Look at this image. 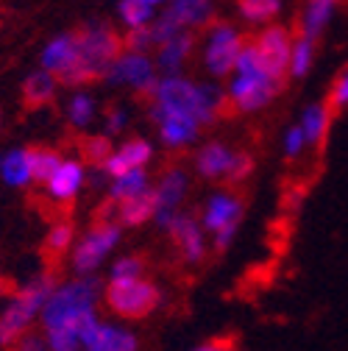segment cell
<instances>
[{
  "mask_svg": "<svg viewBox=\"0 0 348 351\" xmlns=\"http://www.w3.org/2000/svg\"><path fill=\"white\" fill-rule=\"evenodd\" d=\"M103 81L112 86H134L137 93L151 95L156 81H159V73H156L153 59L148 53H128L125 51L114 59V64L109 67Z\"/></svg>",
  "mask_w": 348,
  "mask_h": 351,
  "instance_id": "9c48e42d",
  "label": "cell"
},
{
  "mask_svg": "<svg viewBox=\"0 0 348 351\" xmlns=\"http://www.w3.org/2000/svg\"><path fill=\"white\" fill-rule=\"evenodd\" d=\"M282 86L284 84L271 75H234L226 90V98L232 101L237 112L251 114V112L265 109L282 93Z\"/></svg>",
  "mask_w": 348,
  "mask_h": 351,
  "instance_id": "52a82bcc",
  "label": "cell"
},
{
  "mask_svg": "<svg viewBox=\"0 0 348 351\" xmlns=\"http://www.w3.org/2000/svg\"><path fill=\"white\" fill-rule=\"evenodd\" d=\"M162 14L170 23H176L182 31H190L198 25H209L214 17V6L212 0H170L162 9Z\"/></svg>",
  "mask_w": 348,
  "mask_h": 351,
  "instance_id": "ac0fdd59",
  "label": "cell"
},
{
  "mask_svg": "<svg viewBox=\"0 0 348 351\" xmlns=\"http://www.w3.org/2000/svg\"><path fill=\"white\" fill-rule=\"evenodd\" d=\"M187 190H190V176H187L182 167H170L167 173H162L159 184L153 187L156 209H164V212H179V204L184 201Z\"/></svg>",
  "mask_w": 348,
  "mask_h": 351,
  "instance_id": "ffe728a7",
  "label": "cell"
},
{
  "mask_svg": "<svg viewBox=\"0 0 348 351\" xmlns=\"http://www.w3.org/2000/svg\"><path fill=\"white\" fill-rule=\"evenodd\" d=\"M103 295L98 276H73L56 282L39 318V337L48 351H81V332L98 318Z\"/></svg>",
  "mask_w": 348,
  "mask_h": 351,
  "instance_id": "6da1fadb",
  "label": "cell"
},
{
  "mask_svg": "<svg viewBox=\"0 0 348 351\" xmlns=\"http://www.w3.org/2000/svg\"><path fill=\"white\" fill-rule=\"evenodd\" d=\"M56 90H59L56 75H51L48 70H34L23 81V101L28 109H39L56 98Z\"/></svg>",
  "mask_w": 348,
  "mask_h": 351,
  "instance_id": "cb8c5ba5",
  "label": "cell"
},
{
  "mask_svg": "<svg viewBox=\"0 0 348 351\" xmlns=\"http://www.w3.org/2000/svg\"><path fill=\"white\" fill-rule=\"evenodd\" d=\"M229 104L226 98V90L217 84H198V109H195V120L203 125V123H212L217 114L223 112V106Z\"/></svg>",
  "mask_w": 348,
  "mask_h": 351,
  "instance_id": "4316f807",
  "label": "cell"
},
{
  "mask_svg": "<svg viewBox=\"0 0 348 351\" xmlns=\"http://www.w3.org/2000/svg\"><path fill=\"white\" fill-rule=\"evenodd\" d=\"M251 173H253V159H251V154H234L232 167H229V173H226V179H229L232 184H240V182L248 179Z\"/></svg>",
  "mask_w": 348,
  "mask_h": 351,
  "instance_id": "74e56055",
  "label": "cell"
},
{
  "mask_svg": "<svg viewBox=\"0 0 348 351\" xmlns=\"http://www.w3.org/2000/svg\"><path fill=\"white\" fill-rule=\"evenodd\" d=\"M59 162H62V156L51 148H31V182L48 184V179L59 167Z\"/></svg>",
  "mask_w": 348,
  "mask_h": 351,
  "instance_id": "d6a6232c",
  "label": "cell"
},
{
  "mask_svg": "<svg viewBox=\"0 0 348 351\" xmlns=\"http://www.w3.org/2000/svg\"><path fill=\"white\" fill-rule=\"evenodd\" d=\"M0 182L6 187L31 184V148H12L0 154Z\"/></svg>",
  "mask_w": 348,
  "mask_h": 351,
  "instance_id": "7402d4cb",
  "label": "cell"
},
{
  "mask_svg": "<svg viewBox=\"0 0 348 351\" xmlns=\"http://www.w3.org/2000/svg\"><path fill=\"white\" fill-rule=\"evenodd\" d=\"M153 159V145L142 137L134 140H125L117 151L109 154V159L101 165V170L109 176V179H117V176L128 173V170H140Z\"/></svg>",
  "mask_w": 348,
  "mask_h": 351,
  "instance_id": "9a60e30c",
  "label": "cell"
},
{
  "mask_svg": "<svg viewBox=\"0 0 348 351\" xmlns=\"http://www.w3.org/2000/svg\"><path fill=\"white\" fill-rule=\"evenodd\" d=\"M75 45H78V70L84 81L90 84L95 78H103L114 59L120 56L123 39L117 31L106 23H90L75 34Z\"/></svg>",
  "mask_w": 348,
  "mask_h": 351,
  "instance_id": "3957f363",
  "label": "cell"
},
{
  "mask_svg": "<svg viewBox=\"0 0 348 351\" xmlns=\"http://www.w3.org/2000/svg\"><path fill=\"white\" fill-rule=\"evenodd\" d=\"M73 243H75V229H73V223H67V221L53 223V226L48 229V234H45V251L53 254V256L67 254V251L73 248Z\"/></svg>",
  "mask_w": 348,
  "mask_h": 351,
  "instance_id": "836d02e7",
  "label": "cell"
},
{
  "mask_svg": "<svg viewBox=\"0 0 348 351\" xmlns=\"http://www.w3.org/2000/svg\"><path fill=\"white\" fill-rule=\"evenodd\" d=\"M329 104H332V109H345V106H348V70L334 81L332 95H329Z\"/></svg>",
  "mask_w": 348,
  "mask_h": 351,
  "instance_id": "ab89813d",
  "label": "cell"
},
{
  "mask_svg": "<svg viewBox=\"0 0 348 351\" xmlns=\"http://www.w3.org/2000/svg\"><path fill=\"white\" fill-rule=\"evenodd\" d=\"M192 351H234V346L226 343V340H212V343H203V346H198Z\"/></svg>",
  "mask_w": 348,
  "mask_h": 351,
  "instance_id": "7bdbcfd3",
  "label": "cell"
},
{
  "mask_svg": "<svg viewBox=\"0 0 348 351\" xmlns=\"http://www.w3.org/2000/svg\"><path fill=\"white\" fill-rule=\"evenodd\" d=\"M101 298L117 321H142L162 304V290L151 279H134L106 285Z\"/></svg>",
  "mask_w": 348,
  "mask_h": 351,
  "instance_id": "5b68a950",
  "label": "cell"
},
{
  "mask_svg": "<svg viewBox=\"0 0 348 351\" xmlns=\"http://www.w3.org/2000/svg\"><path fill=\"white\" fill-rule=\"evenodd\" d=\"M117 14H120V20H123V25L128 31L145 28V25L153 23V6H148L145 0H120Z\"/></svg>",
  "mask_w": 348,
  "mask_h": 351,
  "instance_id": "4dcf8cb0",
  "label": "cell"
},
{
  "mask_svg": "<svg viewBox=\"0 0 348 351\" xmlns=\"http://www.w3.org/2000/svg\"><path fill=\"white\" fill-rule=\"evenodd\" d=\"M232 159H234V151L226 148L223 143H206L195 156V170L203 179H223L232 167Z\"/></svg>",
  "mask_w": 348,
  "mask_h": 351,
  "instance_id": "603a6c76",
  "label": "cell"
},
{
  "mask_svg": "<svg viewBox=\"0 0 348 351\" xmlns=\"http://www.w3.org/2000/svg\"><path fill=\"white\" fill-rule=\"evenodd\" d=\"M123 45H125L128 53H148V51H153V48H156V39H153L151 25L128 31L125 39H123Z\"/></svg>",
  "mask_w": 348,
  "mask_h": 351,
  "instance_id": "d590c367",
  "label": "cell"
},
{
  "mask_svg": "<svg viewBox=\"0 0 348 351\" xmlns=\"http://www.w3.org/2000/svg\"><path fill=\"white\" fill-rule=\"evenodd\" d=\"M245 45L240 31L229 23H214L209 36H206V51H203V64L214 78H223L234 70L237 53Z\"/></svg>",
  "mask_w": 348,
  "mask_h": 351,
  "instance_id": "ba28073f",
  "label": "cell"
},
{
  "mask_svg": "<svg viewBox=\"0 0 348 351\" xmlns=\"http://www.w3.org/2000/svg\"><path fill=\"white\" fill-rule=\"evenodd\" d=\"M312 59H315V42L310 39H293V51H290V67H287V75L293 78H303L312 67Z\"/></svg>",
  "mask_w": 348,
  "mask_h": 351,
  "instance_id": "1f68e13d",
  "label": "cell"
},
{
  "mask_svg": "<svg viewBox=\"0 0 348 351\" xmlns=\"http://www.w3.org/2000/svg\"><path fill=\"white\" fill-rule=\"evenodd\" d=\"M84 184H86V170H84V165H81L78 159H62L59 167L53 170V176L48 179L45 190H48V195H51L53 201L64 204V201L78 198V193L84 190Z\"/></svg>",
  "mask_w": 348,
  "mask_h": 351,
  "instance_id": "2e32d148",
  "label": "cell"
},
{
  "mask_svg": "<svg viewBox=\"0 0 348 351\" xmlns=\"http://www.w3.org/2000/svg\"><path fill=\"white\" fill-rule=\"evenodd\" d=\"M39 70H48L56 75L59 84L64 86H84V75L78 70V45H75V34H59L53 36L39 56Z\"/></svg>",
  "mask_w": 348,
  "mask_h": 351,
  "instance_id": "8992f818",
  "label": "cell"
},
{
  "mask_svg": "<svg viewBox=\"0 0 348 351\" xmlns=\"http://www.w3.org/2000/svg\"><path fill=\"white\" fill-rule=\"evenodd\" d=\"M148 6H159V3H170V0H145Z\"/></svg>",
  "mask_w": 348,
  "mask_h": 351,
  "instance_id": "bcb514c9",
  "label": "cell"
},
{
  "mask_svg": "<svg viewBox=\"0 0 348 351\" xmlns=\"http://www.w3.org/2000/svg\"><path fill=\"white\" fill-rule=\"evenodd\" d=\"M282 148H284V156H287V159H298V156H301V151L307 148V140H303L301 125H290V128L284 131Z\"/></svg>",
  "mask_w": 348,
  "mask_h": 351,
  "instance_id": "8d00e7d4",
  "label": "cell"
},
{
  "mask_svg": "<svg viewBox=\"0 0 348 351\" xmlns=\"http://www.w3.org/2000/svg\"><path fill=\"white\" fill-rule=\"evenodd\" d=\"M151 98H153V106L162 114H190V117H195V109H198V84L184 78V75L159 78L156 86H153V93H151Z\"/></svg>",
  "mask_w": 348,
  "mask_h": 351,
  "instance_id": "30bf717a",
  "label": "cell"
},
{
  "mask_svg": "<svg viewBox=\"0 0 348 351\" xmlns=\"http://www.w3.org/2000/svg\"><path fill=\"white\" fill-rule=\"evenodd\" d=\"M301 201H303V190H295V193L287 195V206H290V209H298Z\"/></svg>",
  "mask_w": 348,
  "mask_h": 351,
  "instance_id": "ee69618b",
  "label": "cell"
},
{
  "mask_svg": "<svg viewBox=\"0 0 348 351\" xmlns=\"http://www.w3.org/2000/svg\"><path fill=\"white\" fill-rule=\"evenodd\" d=\"M95 117V98L86 95V93H75L70 101H67V120L75 125V128H86Z\"/></svg>",
  "mask_w": 348,
  "mask_h": 351,
  "instance_id": "e575fe53",
  "label": "cell"
},
{
  "mask_svg": "<svg viewBox=\"0 0 348 351\" xmlns=\"http://www.w3.org/2000/svg\"><path fill=\"white\" fill-rule=\"evenodd\" d=\"M3 301H6V279L0 276V306H3Z\"/></svg>",
  "mask_w": 348,
  "mask_h": 351,
  "instance_id": "f6af8a7d",
  "label": "cell"
},
{
  "mask_svg": "<svg viewBox=\"0 0 348 351\" xmlns=\"http://www.w3.org/2000/svg\"><path fill=\"white\" fill-rule=\"evenodd\" d=\"M145 190H151V184H148V170H145V167L128 170V173L117 176V179H112V184H109V201L123 204V201H132V198L142 195Z\"/></svg>",
  "mask_w": 348,
  "mask_h": 351,
  "instance_id": "484cf974",
  "label": "cell"
},
{
  "mask_svg": "<svg viewBox=\"0 0 348 351\" xmlns=\"http://www.w3.org/2000/svg\"><path fill=\"white\" fill-rule=\"evenodd\" d=\"M301 131H303V140L307 145H321L326 131H329V106L323 104H310L301 114Z\"/></svg>",
  "mask_w": 348,
  "mask_h": 351,
  "instance_id": "83f0119b",
  "label": "cell"
},
{
  "mask_svg": "<svg viewBox=\"0 0 348 351\" xmlns=\"http://www.w3.org/2000/svg\"><path fill=\"white\" fill-rule=\"evenodd\" d=\"M53 287L56 279L51 274H36L6 295L0 306V348H14L23 337L34 335V326H39L42 310Z\"/></svg>",
  "mask_w": 348,
  "mask_h": 351,
  "instance_id": "7a4b0ae2",
  "label": "cell"
},
{
  "mask_svg": "<svg viewBox=\"0 0 348 351\" xmlns=\"http://www.w3.org/2000/svg\"><path fill=\"white\" fill-rule=\"evenodd\" d=\"M159 125V140L162 145L167 148H184L190 143L198 140V131H201V123L190 114H164Z\"/></svg>",
  "mask_w": 348,
  "mask_h": 351,
  "instance_id": "d6986e66",
  "label": "cell"
},
{
  "mask_svg": "<svg viewBox=\"0 0 348 351\" xmlns=\"http://www.w3.org/2000/svg\"><path fill=\"white\" fill-rule=\"evenodd\" d=\"M84 151H86V159H92V162H98V167L109 159V154L114 151L112 148V143H109V137H92L90 143L84 145Z\"/></svg>",
  "mask_w": 348,
  "mask_h": 351,
  "instance_id": "f35d334b",
  "label": "cell"
},
{
  "mask_svg": "<svg viewBox=\"0 0 348 351\" xmlns=\"http://www.w3.org/2000/svg\"><path fill=\"white\" fill-rule=\"evenodd\" d=\"M253 51H256L259 62H262L265 73L284 84V75L290 67V51H293V34L284 25H268L256 36Z\"/></svg>",
  "mask_w": 348,
  "mask_h": 351,
  "instance_id": "8fae6325",
  "label": "cell"
},
{
  "mask_svg": "<svg viewBox=\"0 0 348 351\" xmlns=\"http://www.w3.org/2000/svg\"><path fill=\"white\" fill-rule=\"evenodd\" d=\"M237 12L245 23L265 25V23H273L276 14L282 12V0H240Z\"/></svg>",
  "mask_w": 348,
  "mask_h": 351,
  "instance_id": "f1b7e54d",
  "label": "cell"
},
{
  "mask_svg": "<svg viewBox=\"0 0 348 351\" xmlns=\"http://www.w3.org/2000/svg\"><path fill=\"white\" fill-rule=\"evenodd\" d=\"M125 123H128V112H125V109H112V112L106 114L103 137H114V134H120V131L125 128Z\"/></svg>",
  "mask_w": 348,
  "mask_h": 351,
  "instance_id": "60d3db41",
  "label": "cell"
},
{
  "mask_svg": "<svg viewBox=\"0 0 348 351\" xmlns=\"http://www.w3.org/2000/svg\"><path fill=\"white\" fill-rule=\"evenodd\" d=\"M123 240V229L117 223L98 221L92 229H86L70 248V268L75 276H98L103 262L114 254Z\"/></svg>",
  "mask_w": 348,
  "mask_h": 351,
  "instance_id": "277c9868",
  "label": "cell"
},
{
  "mask_svg": "<svg viewBox=\"0 0 348 351\" xmlns=\"http://www.w3.org/2000/svg\"><path fill=\"white\" fill-rule=\"evenodd\" d=\"M134 279H145V259H142V256L125 254V256H117L112 265H109L106 285H114V282H134Z\"/></svg>",
  "mask_w": 348,
  "mask_h": 351,
  "instance_id": "f546056e",
  "label": "cell"
},
{
  "mask_svg": "<svg viewBox=\"0 0 348 351\" xmlns=\"http://www.w3.org/2000/svg\"><path fill=\"white\" fill-rule=\"evenodd\" d=\"M167 234L173 237V243H176V248H179V254H182V259L187 262V265H198V262L206 256V234H203L201 223L192 215L179 212L176 217H173Z\"/></svg>",
  "mask_w": 348,
  "mask_h": 351,
  "instance_id": "5bb4252c",
  "label": "cell"
},
{
  "mask_svg": "<svg viewBox=\"0 0 348 351\" xmlns=\"http://www.w3.org/2000/svg\"><path fill=\"white\" fill-rule=\"evenodd\" d=\"M153 215H156V195L151 187L132 201L117 204V226L120 229H140L148 221H153Z\"/></svg>",
  "mask_w": 348,
  "mask_h": 351,
  "instance_id": "44dd1931",
  "label": "cell"
},
{
  "mask_svg": "<svg viewBox=\"0 0 348 351\" xmlns=\"http://www.w3.org/2000/svg\"><path fill=\"white\" fill-rule=\"evenodd\" d=\"M243 201L234 193H214L203 212H201V229L203 234H217V232H226V229H240L243 221Z\"/></svg>",
  "mask_w": 348,
  "mask_h": 351,
  "instance_id": "4fadbf2b",
  "label": "cell"
},
{
  "mask_svg": "<svg viewBox=\"0 0 348 351\" xmlns=\"http://www.w3.org/2000/svg\"><path fill=\"white\" fill-rule=\"evenodd\" d=\"M334 6H337V0H307L303 14H301V36L315 42L323 34V28L329 25Z\"/></svg>",
  "mask_w": 348,
  "mask_h": 351,
  "instance_id": "d4e9b609",
  "label": "cell"
},
{
  "mask_svg": "<svg viewBox=\"0 0 348 351\" xmlns=\"http://www.w3.org/2000/svg\"><path fill=\"white\" fill-rule=\"evenodd\" d=\"M192 45H195L192 31H182V34H176L173 39H167L164 45H159L156 48V59H153V67H156L159 78L182 75V67H184Z\"/></svg>",
  "mask_w": 348,
  "mask_h": 351,
  "instance_id": "e0dca14e",
  "label": "cell"
},
{
  "mask_svg": "<svg viewBox=\"0 0 348 351\" xmlns=\"http://www.w3.org/2000/svg\"><path fill=\"white\" fill-rule=\"evenodd\" d=\"M12 351H48V348H45V343H42L39 335H28V337H23Z\"/></svg>",
  "mask_w": 348,
  "mask_h": 351,
  "instance_id": "b9f144b4",
  "label": "cell"
},
{
  "mask_svg": "<svg viewBox=\"0 0 348 351\" xmlns=\"http://www.w3.org/2000/svg\"><path fill=\"white\" fill-rule=\"evenodd\" d=\"M81 351H140V340L123 324L95 318L81 332Z\"/></svg>",
  "mask_w": 348,
  "mask_h": 351,
  "instance_id": "7c38bea8",
  "label": "cell"
}]
</instances>
